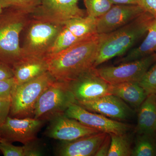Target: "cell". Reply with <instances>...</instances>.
<instances>
[{
    "label": "cell",
    "instance_id": "9a60e30c",
    "mask_svg": "<svg viewBox=\"0 0 156 156\" xmlns=\"http://www.w3.org/2000/svg\"><path fill=\"white\" fill-rule=\"evenodd\" d=\"M76 103L87 110L117 121L129 119L134 115V111L131 107L119 98L112 94L92 101Z\"/></svg>",
    "mask_w": 156,
    "mask_h": 156
},
{
    "label": "cell",
    "instance_id": "cb8c5ba5",
    "mask_svg": "<svg viewBox=\"0 0 156 156\" xmlns=\"http://www.w3.org/2000/svg\"><path fill=\"white\" fill-rule=\"evenodd\" d=\"M42 0H0L3 9L12 8L30 14L41 3Z\"/></svg>",
    "mask_w": 156,
    "mask_h": 156
},
{
    "label": "cell",
    "instance_id": "7c38bea8",
    "mask_svg": "<svg viewBox=\"0 0 156 156\" xmlns=\"http://www.w3.org/2000/svg\"><path fill=\"white\" fill-rule=\"evenodd\" d=\"M45 122L34 118L18 119L9 116L0 127V137L11 143L25 144L37 138Z\"/></svg>",
    "mask_w": 156,
    "mask_h": 156
},
{
    "label": "cell",
    "instance_id": "44dd1931",
    "mask_svg": "<svg viewBox=\"0 0 156 156\" xmlns=\"http://www.w3.org/2000/svg\"><path fill=\"white\" fill-rule=\"evenodd\" d=\"M128 132L124 134L111 133L110 146L108 156H130L132 153L131 139Z\"/></svg>",
    "mask_w": 156,
    "mask_h": 156
},
{
    "label": "cell",
    "instance_id": "7402d4cb",
    "mask_svg": "<svg viewBox=\"0 0 156 156\" xmlns=\"http://www.w3.org/2000/svg\"><path fill=\"white\" fill-rule=\"evenodd\" d=\"M131 156H156V141L154 135L137 134Z\"/></svg>",
    "mask_w": 156,
    "mask_h": 156
},
{
    "label": "cell",
    "instance_id": "5b68a950",
    "mask_svg": "<svg viewBox=\"0 0 156 156\" xmlns=\"http://www.w3.org/2000/svg\"><path fill=\"white\" fill-rule=\"evenodd\" d=\"M62 27L31 18L23 30L25 33L21 47L23 57H47Z\"/></svg>",
    "mask_w": 156,
    "mask_h": 156
},
{
    "label": "cell",
    "instance_id": "d6a6232c",
    "mask_svg": "<svg viewBox=\"0 0 156 156\" xmlns=\"http://www.w3.org/2000/svg\"><path fill=\"white\" fill-rule=\"evenodd\" d=\"M114 5H138L140 0H111Z\"/></svg>",
    "mask_w": 156,
    "mask_h": 156
},
{
    "label": "cell",
    "instance_id": "5bb4252c",
    "mask_svg": "<svg viewBox=\"0 0 156 156\" xmlns=\"http://www.w3.org/2000/svg\"><path fill=\"white\" fill-rule=\"evenodd\" d=\"M145 12L138 5H114L96 19L98 34L109 33L126 25Z\"/></svg>",
    "mask_w": 156,
    "mask_h": 156
},
{
    "label": "cell",
    "instance_id": "4fadbf2b",
    "mask_svg": "<svg viewBox=\"0 0 156 156\" xmlns=\"http://www.w3.org/2000/svg\"><path fill=\"white\" fill-rule=\"evenodd\" d=\"M50 122L45 131V135L49 138L62 142L73 141L101 132L87 127L64 114L53 118Z\"/></svg>",
    "mask_w": 156,
    "mask_h": 156
},
{
    "label": "cell",
    "instance_id": "8fae6325",
    "mask_svg": "<svg viewBox=\"0 0 156 156\" xmlns=\"http://www.w3.org/2000/svg\"><path fill=\"white\" fill-rule=\"evenodd\" d=\"M64 115L87 127L108 134H124L127 133L132 128L130 124L112 119L103 115L87 110L76 102L72 104L68 108Z\"/></svg>",
    "mask_w": 156,
    "mask_h": 156
},
{
    "label": "cell",
    "instance_id": "484cf974",
    "mask_svg": "<svg viewBox=\"0 0 156 156\" xmlns=\"http://www.w3.org/2000/svg\"><path fill=\"white\" fill-rule=\"evenodd\" d=\"M1 137L0 151L5 156H23V147L16 146Z\"/></svg>",
    "mask_w": 156,
    "mask_h": 156
},
{
    "label": "cell",
    "instance_id": "1f68e13d",
    "mask_svg": "<svg viewBox=\"0 0 156 156\" xmlns=\"http://www.w3.org/2000/svg\"><path fill=\"white\" fill-rule=\"evenodd\" d=\"M111 138L110 134L108 133L105 139L100 145L95 156H106L108 154L110 146Z\"/></svg>",
    "mask_w": 156,
    "mask_h": 156
},
{
    "label": "cell",
    "instance_id": "3957f363",
    "mask_svg": "<svg viewBox=\"0 0 156 156\" xmlns=\"http://www.w3.org/2000/svg\"><path fill=\"white\" fill-rule=\"evenodd\" d=\"M31 19L30 14L12 8L0 15V61L11 67L23 57L20 35Z\"/></svg>",
    "mask_w": 156,
    "mask_h": 156
},
{
    "label": "cell",
    "instance_id": "ffe728a7",
    "mask_svg": "<svg viewBox=\"0 0 156 156\" xmlns=\"http://www.w3.org/2000/svg\"><path fill=\"white\" fill-rule=\"evenodd\" d=\"M156 53V17L151 22L146 36L138 47L129 51L117 61L119 64L139 59Z\"/></svg>",
    "mask_w": 156,
    "mask_h": 156
},
{
    "label": "cell",
    "instance_id": "e575fe53",
    "mask_svg": "<svg viewBox=\"0 0 156 156\" xmlns=\"http://www.w3.org/2000/svg\"><path fill=\"white\" fill-rule=\"evenodd\" d=\"M0 140H1V137H0Z\"/></svg>",
    "mask_w": 156,
    "mask_h": 156
},
{
    "label": "cell",
    "instance_id": "30bf717a",
    "mask_svg": "<svg viewBox=\"0 0 156 156\" xmlns=\"http://www.w3.org/2000/svg\"><path fill=\"white\" fill-rule=\"evenodd\" d=\"M96 34L95 18L87 15L71 20L62 26L49 55L64 50Z\"/></svg>",
    "mask_w": 156,
    "mask_h": 156
},
{
    "label": "cell",
    "instance_id": "d6986e66",
    "mask_svg": "<svg viewBox=\"0 0 156 156\" xmlns=\"http://www.w3.org/2000/svg\"><path fill=\"white\" fill-rule=\"evenodd\" d=\"M111 94L119 98L136 109H138L148 95L144 89L136 82L111 84Z\"/></svg>",
    "mask_w": 156,
    "mask_h": 156
},
{
    "label": "cell",
    "instance_id": "9c48e42d",
    "mask_svg": "<svg viewBox=\"0 0 156 156\" xmlns=\"http://www.w3.org/2000/svg\"><path fill=\"white\" fill-rule=\"evenodd\" d=\"M156 62V53L117 66L97 68L99 76L111 84L138 81Z\"/></svg>",
    "mask_w": 156,
    "mask_h": 156
},
{
    "label": "cell",
    "instance_id": "ac0fdd59",
    "mask_svg": "<svg viewBox=\"0 0 156 156\" xmlns=\"http://www.w3.org/2000/svg\"><path fill=\"white\" fill-rule=\"evenodd\" d=\"M156 126V95L150 94L138 108L137 134L154 135Z\"/></svg>",
    "mask_w": 156,
    "mask_h": 156
},
{
    "label": "cell",
    "instance_id": "4316f807",
    "mask_svg": "<svg viewBox=\"0 0 156 156\" xmlns=\"http://www.w3.org/2000/svg\"><path fill=\"white\" fill-rule=\"evenodd\" d=\"M23 147V156H39L44 154L41 144L37 138L26 144Z\"/></svg>",
    "mask_w": 156,
    "mask_h": 156
},
{
    "label": "cell",
    "instance_id": "d590c367",
    "mask_svg": "<svg viewBox=\"0 0 156 156\" xmlns=\"http://www.w3.org/2000/svg\"></svg>",
    "mask_w": 156,
    "mask_h": 156
},
{
    "label": "cell",
    "instance_id": "2e32d148",
    "mask_svg": "<svg viewBox=\"0 0 156 156\" xmlns=\"http://www.w3.org/2000/svg\"><path fill=\"white\" fill-rule=\"evenodd\" d=\"M107 134L100 132L72 141H62L56 148L55 154L58 156H94Z\"/></svg>",
    "mask_w": 156,
    "mask_h": 156
},
{
    "label": "cell",
    "instance_id": "83f0119b",
    "mask_svg": "<svg viewBox=\"0 0 156 156\" xmlns=\"http://www.w3.org/2000/svg\"><path fill=\"white\" fill-rule=\"evenodd\" d=\"M16 85L14 77L0 80V98L11 97Z\"/></svg>",
    "mask_w": 156,
    "mask_h": 156
},
{
    "label": "cell",
    "instance_id": "ba28073f",
    "mask_svg": "<svg viewBox=\"0 0 156 156\" xmlns=\"http://www.w3.org/2000/svg\"><path fill=\"white\" fill-rule=\"evenodd\" d=\"M66 83L76 103L92 101L111 94V84L98 75L96 68H91Z\"/></svg>",
    "mask_w": 156,
    "mask_h": 156
},
{
    "label": "cell",
    "instance_id": "d4e9b609",
    "mask_svg": "<svg viewBox=\"0 0 156 156\" xmlns=\"http://www.w3.org/2000/svg\"><path fill=\"white\" fill-rule=\"evenodd\" d=\"M137 83L144 89L147 95H156V62Z\"/></svg>",
    "mask_w": 156,
    "mask_h": 156
},
{
    "label": "cell",
    "instance_id": "4dcf8cb0",
    "mask_svg": "<svg viewBox=\"0 0 156 156\" xmlns=\"http://www.w3.org/2000/svg\"><path fill=\"white\" fill-rule=\"evenodd\" d=\"M14 77L13 70L10 66L0 61V80Z\"/></svg>",
    "mask_w": 156,
    "mask_h": 156
},
{
    "label": "cell",
    "instance_id": "603a6c76",
    "mask_svg": "<svg viewBox=\"0 0 156 156\" xmlns=\"http://www.w3.org/2000/svg\"><path fill=\"white\" fill-rule=\"evenodd\" d=\"M87 16L96 18L102 16L112 7L111 0H83Z\"/></svg>",
    "mask_w": 156,
    "mask_h": 156
},
{
    "label": "cell",
    "instance_id": "f1b7e54d",
    "mask_svg": "<svg viewBox=\"0 0 156 156\" xmlns=\"http://www.w3.org/2000/svg\"><path fill=\"white\" fill-rule=\"evenodd\" d=\"M11 105V97L0 98V127L9 115Z\"/></svg>",
    "mask_w": 156,
    "mask_h": 156
},
{
    "label": "cell",
    "instance_id": "6da1fadb",
    "mask_svg": "<svg viewBox=\"0 0 156 156\" xmlns=\"http://www.w3.org/2000/svg\"><path fill=\"white\" fill-rule=\"evenodd\" d=\"M99 42L96 34L46 57L48 71L55 80L68 82L94 67ZM95 68V67H94Z\"/></svg>",
    "mask_w": 156,
    "mask_h": 156
},
{
    "label": "cell",
    "instance_id": "8992f818",
    "mask_svg": "<svg viewBox=\"0 0 156 156\" xmlns=\"http://www.w3.org/2000/svg\"><path fill=\"white\" fill-rule=\"evenodd\" d=\"M76 102L66 82L54 81L39 98L34 112V118L50 121L64 114L72 104Z\"/></svg>",
    "mask_w": 156,
    "mask_h": 156
},
{
    "label": "cell",
    "instance_id": "836d02e7",
    "mask_svg": "<svg viewBox=\"0 0 156 156\" xmlns=\"http://www.w3.org/2000/svg\"><path fill=\"white\" fill-rule=\"evenodd\" d=\"M3 9L2 7V5H1V3H0V15H1V14H2V12L3 11Z\"/></svg>",
    "mask_w": 156,
    "mask_h": 156
},
{
    "label": "cell",
    "instance_id": "7a4b0ae2",
    "mask_svg": "<svg viewBox=\"0 0 156 156\" xmlns=\"http://www.w3.org/2000/svg\"><path fill=\"white\" fill-rule=\"evenodd\" d=\"M154 18L146 12L112 32L98 34L99 42L94 67L128 52L147 33Z\"/></svg>",
    "mask_w": 156,
    "mask_h": 156
},
{
    "label": "cell",
    "instance_id": "e0dca14e",
    "mask_svg": "<svg viewBox=\"0 0 156 156\" xmlns=\"http://www.w3.org/2000/svg\"><path fill=\"white\" fill-rule=\"evenodd\" d=\"M46 57L24 56L15 63L12 68L16 86L31 80L48 72Z\"/></svg>",
    "mask_w": 156,
    "mask_h": 156
},
{
    "label": "cell",
    "instance_id": "f546056e",
    "mask_svg": "<svg viewBox=\"0 0 156 156\" xmlns=\"http://www.w3.org/2000/svg\"><path fill=\"white\" fill-rule=\"evenodd\" d=\"M139 5L145 12L156 17V0H140Z\"/></svg>",
    "mask_w": 156,
    "mask_h": 156
},
{
    "label": "cell",
    "instance_id": "277c9868",
    "mask_svg": "<svg viewBox=\"0 0 156 156\" xmlns=\"http://www.w3.org/2000/svg\"><path fill=\"white\" fill-rule=\"evenodd\" d=\"M54 80L48 71L31 80L16 86L11 95L9 116L18 119L34 118L39 98Z\"/></svg>",
    "mask_w": 156,
    "mask_h": 156
},
{
    "label": "cell",
    "instance_id": "52a82bcc",
    "mask_svg": "<svg viewBox=\"0 0 156 156\" xmlns=\"http://www.w3.org/2000/svg\"><path fill=\"white\" fill-rule=\"evenodd\" d=\"M79 0H42L30 14L32 19L58 26L71 20L87 16L86 10L80 8Z\"/></svg>",
    "mask_w": 156,
    "mask_h": 156
}]
</instances>
